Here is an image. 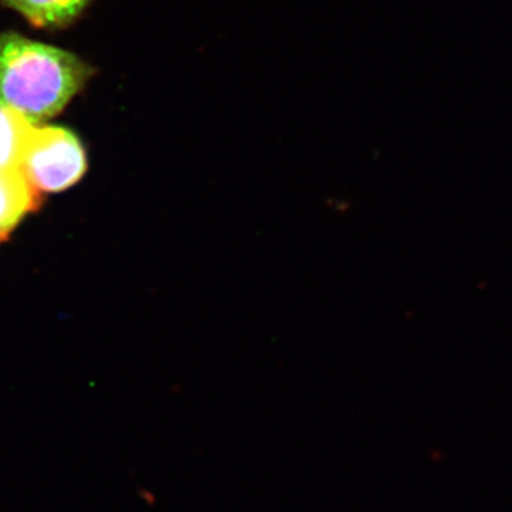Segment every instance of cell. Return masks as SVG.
<instances>
[{"label":"cell","instance_id":"obj_1","mask_svg":"<svg viewBox=\"0 0 512 512\" xmlns=\"http://www.w3.org/2000/svg\"><path fill=\"white\" fill-rule=\"evenodd\" d=\"M92 76V66L72 52L0 33V107L32 124L59 114Z\"/></svg>","mask_w":512,"mask_h":512},{"label":"cell","instance_id":"obj_2","mask_svg":"<svg viewBox=\"0 0 512 512\" xmlns=\"http://www.w3.org/2000/svg\"><path fill=\"white\" fill-rule=\"evenodd\" d=\"M86 170V151L76 134L63 127H32L19 173L37 192L67 190Z\"/></svg>","mask_w":512,"mask_h":512},{"label":"cell","instance_id":"obj_3","mask_svg":"<svg viewBox=\"0 0 512 512\" xmlns=\"http://www.w3.org/2000/svg\"><path fill=\"white\" fill-rule=\"evenodd\" d=\"M37 191L18 170H0V238L35 210Z\"/></svg>","mask_w":512,"mask_h":512},{"label":"cell","instance_id":"obj_4","mask_svg":"<svg viewBox=\"0 0 512 512\" xmlns=\"http://www.w3.org/2000/svg\"><path fill=\"white\" fill-rule=\"evenodd\" d=\"M16 10L32 25L43 29L70 25L87 9L92 0H0Z\"/></svg>","mask_w":512,"mask_h":512},{"label":"cell","instance_id":"obj_5","mask_svg":"<svg viewBox=\"0 0 512 512\" xmlns=\"http://www.w3.org/2000/svg\"><path fill=\"white\" fill-rule=\"evenodd\" d=\"M35 124L15 111L0 107V170H18L30 130Z\"/></svg>","mask_w":512,"mask_h":512}]
</instances>
